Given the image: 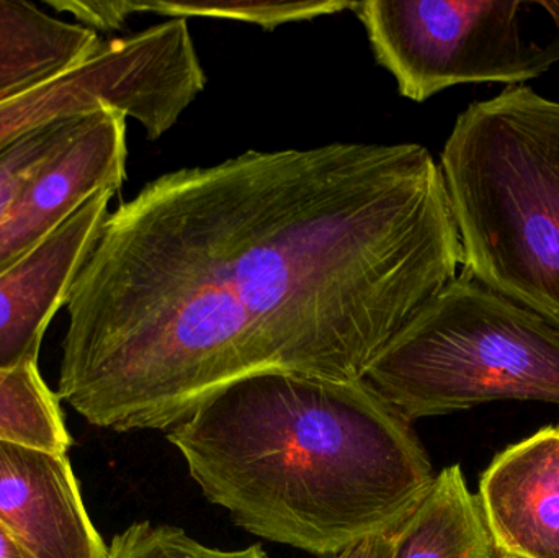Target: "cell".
Here are the masks:
<instances>
[{"label":"cell","instance_id":"6da1fadb","mask_svg":"<svg viewBox=\"0 0 559 558\" xmlns=\"http://www.w3.org/2000/svg\"><path fill=\"white\" fill-rule=\"evenodd\" d=\"M463 268L416 143L248 151L164 174L108 215L69 295L58 396L169 431L246 377L364 379Z\"/></svg>","mask_w":559,"mask_h":558},{"label":"cell","instance_id":"7a4b0ae2","mask_svg":"<svg viewBox=\"0 0 559 558\" xmlns=\"http://www.w3.org/2000/svg\"><path fill=\"white\" fill-rule=\"evenodd\" d=\"M167 439L239 527L318 557L397 530L437 477L413 422L365 377H246Z\"/></svg>","mask_w":559,"mask_h":558},{"label":"cell","instance_id":"3957f363","mask_svg":"<svg viewBox=\"0 0 559 558\" xmlns=\"http://www.w3.org/2000/svg\"><path fill=\"white\" fill-rule=\"evenodd\" d=\"M439 166L463 271L559 330V102L527 85L475 102Z\"/></svg>","mask_w":559,"mask_h":558},{"label":"cell","instance_id":"277c9868","mask_svg":"<svg viewBox=\"0 0 559 558\" xmlns=\"http://www.w3.org/2000/svg\"><path fill=\"white\" fill-rule=\"evenodd\" d=\"M365 379L409 422L506 400L559 408V330L462 271L388 341Z\"/></svg>","mask_w":559,"mask_h":558},{"label":"cell","instance_id":"5b68a950","mask_svg":"<svg viewBox=\"0 0 559 558\" xmlns=\"http://www.w3.org/2000/svg\"><path fill=\"white\" fill-rule=\"evenodd\" d=\"M354 12L378 64L414 102L459 84H522L559 61V33L535 32L559 15V0H367Z\"/></svg>","mask_w":559,"mask_h":558},{"label":"cell","instance_id":"8992f818","mask_svg":"<svg viewBox=\"0 0 559 558\" xmlns=\"http://www.w3.org/2000/svg\"><path fill=\"white\" fill-rule=\"evenodd\" d=\"M206 74L186 19L102 41L82 64L0 102V151L56 121L121 111L157 140L205 88Z\"/></svg>","mask_w":559,"mask_h":558},{"label":"cell","instance_id":"52a82bcc","mask_svg":"<svg viewBox=\"0 0 559 558\" xmlns=\"http://www.w3.org/2000/svg\"><path fill=\"white\" fill-rule=\"evenodd\" d=\"M127 117L87 115L69 143L29 180L0 218V274L25 258L98 190L127 179Z\"/></svg>","mask_w":559,"mask_h":558},{"label":"cell","instance_id":"ba28073f","mask_svg":"<svg viewBox=\"0 0 559 558\" xmlns=\"http://www.w3.org/2000/svg\"><path fill=\"white\" fill-rule=\"evenodd\" d=\"M115 190H98L41 245L0 274V370L38 366L43 336L68 304Z\"/></svg>","mask_w":559,"mask_h":558},{"label":"cell","instance_id":"9c48e42d","mask_svg":"<svg viewBox=\"0 0 559 558\" xmlns=\"http://www.w3.org/2000/svg\"><path fill=\"white\" fill-rule=\"evenodd\" d=\"M0 523L35 558H107L68 454L0 439Z\"/></svg>","mask_w":559,"mask_h":558},{"label":"cell","instance_id":"30bf717a","mask_svg":"<svg viewBox=\"0 0 559 558\" xmlns=\"http://www.w3.org/2000/svg\"><path fill=\"white\" fill-rule=\"evenodd\" d=\"M476 497L502 556L559 558V425L496 455Z\"/></svg>","mask_w":559,"mask_h":558},{"label":"cell","instance_id":"8fae6325","mask_svg":"<svg viewBox=\"0 0 559 558\" xmlns=\"http://www.w3.org/2000/svg\"><path fill=\"white\" fill-rule=\"evenodd\" d=\"M100 45L97 32L35 3L0 0V102L71 71Z\"/></svg>","mask_w":559,"mask_h":558},{"label":"cell","instance_id":"7c38bea8","mask_svg":"<svg viewBox=\"0 0 559 558\" xmlns=\"http://www.w3.org/2000/svg\"><path fill=\"white\" fill-rule=\"evenodd\" d=\"M393 558H502L460 465L443 468L401 524Z\"/></svg>","mask_w":559,"mask_h":558},{"label":"cell","instance_id":"4fadbf2b","mask_svg":"<svg viewBox=\"0 0 559 558\" xmlns=\"http://www.w3.org/2000/svg\"><path fill=\"white\" fill-rule=\"evenodd\" d=\"M0 439L68 454L72 438L59 396L38 366L0 370Z\"/></svg>","mask_w":559,"mask_h":558},{"label":"cell","instance_id":"5bb4252c","mask_svg":"<svg viewBox=\"0 0 559 558\" xmlns=\"http://www.w3.org/2000/svg\"><path fill=\"white\" fill-rule=\"evenodd\" d=\"M358 2L341 0H306V2H274V0H156L140 2L141 13H159L174 19L212 16V19L242 20L265 29L283 23L301 22L318 16L334 15L344 10L357 9Z\"/></svg>","mask_w":559,"mask_h":558},{"label":"cell","instance_id":"9a60e30c","mask_svg":"<svg viewBox=\"0 0 559 558\" xmlns=\"http://www.w3.org/2000/svg\"><path fill=\"white\" fill-rule=\"evenodd\" d=\"M85 117L56 121L0 151V218L29 180L69 143Z\"/></svg>","mask_w":559,"mask_h":558},{"label":"cell","instance_id":"2e32d148","mask_svg":"<svg viewBox=\"0 0 559 558\" xmlns=\"http://www.w3.org/2000/svg\"><path fill=\"white\" fill-rule=\"evenodd\" d=\"M107 558H269L261 546L222 550L205 546L180 527L154 526L150 521L131 524L108 546Z\"/></svg>","mask_w":559,"mask_h":558},{"label":"cell","instance_id":"e0dca14e","mask_svg":"<svg viewBox=\"0 0 559 558\" xmlns=\"http://www.w3.org/2000/svg\"><path fill=\"white\" fill-rule=\"evenodd\" d=\"M49 9L58 13H71L75 23L85 28L118 29L124 25L133 13H141L140 2H128V0H115V2H82V0H49L45 2Z\"/></svg>","mask_w":559,"mask_h":558},{"label":"cell","instance_id":"ac0fdd59","mask_svg":"<svg viewBox=\"0 0 559 558\" xmlns=\"http://www.w3.org/2000/svg\"><path fill=\"white\" fill-rule=\"evenodd\" d=\"M397 530L377 534V536L365 537V539L357 541V543L345 547L341 553L319 558H393Z\"/></svg>","mask_w":559,"mask_h":558},{"label":"cell","instance_id":"d6986e66","mask_svg":"<svg viewBox=\"0 0 559 558\" xmlns=\"http://www.w3.org/2000/svg\"><path fill=\"white\" fill-rule=\"evenodd\" d=\"M0 558H35L2 523H0Z\"/></svg>","mask_w":559,"mask_h":558},{"label":"cell","instance_id":"ffe728a7","mask_svg":"<svg viewBox=\"0 0 559 558\" xmlns=\"http://www.w3.org/2000/svg\"><path fill=\"white\" fill-rule=\"evenodd\" d=\"M502 558H518V557L502 556Z\"/></svg>","mask_w":559,"mask_h":558}]
</instances>
